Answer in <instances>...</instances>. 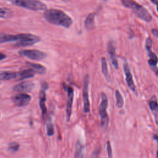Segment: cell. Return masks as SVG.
Instances as JSON below:
<instances>
[{"label": "cell", "instance_id": "obj_1", "mask_svg": "<svg viewBox=\"0 0 158 158\" xmlns=\"http://www.w3.org/2000/svg\"><path fill=\"white\" fill-rule=\"evenodd\" d=\"M40 38L36 35L30 33H20L17 35L10 34H0V44L14 42L17 46H31L38 43Z\"/></svg>", "mask_w": 158, "mask_h": 158}, {"label": "cell", "instance_id": "obj_2", "mask_svg": "<svg viewBox=\"0 0 158 158\" xmlns=\"http://www.w3.org/2000/svg\"><path fill=\"white\" fill-rule=\"evenodd\" d=\"M43 16L48 22L65 28H69L73 22L67 14L59 9H47L44 11Z\"/></svg>", "mask_w": 158, "mask_h": 158}, {"label": "cell", "instance_id": "obj_3", "mask_svg": "<svg viewBox=\"0 0 158 158\" xmlns=\"http://www.w3.org/2000/svg\"><path fill=\"white\" fill-rule=\"evenodd\" d=\"M123 6L131 9L134 14L141 20L150 22L152 20V16L147 10L141 5L138 4L133 0H120Z\"/></svg>", "mask_w": 158, "mask_h": 158}, {"label": "cell", "instance_id": "obj_4", "mask_svg": "<svg viewBox=\"0 0 158 158\" xmlns=\"http://www.w3.org/2000/svg\"><path fill=\"white\" fill-rule=\"evenodd\" d=\"M13 4L32 10H44L46 6L38 0H9Z\"/></svg>", "mask_w": 158, "mask_h": 158}, {"label": "cell", "instance_id": "obj_5", "mask_svg": "<svg viewBox=\"0 0 158 158\" xmlns=\"http://www.w3.org/2000/svg\"><path fill=\"white\" fill-rule=\"evenodd\" d=\"M108 106V99L107 96L104 93H102L101 94V103L99 106V113L101 118L100 125L103 130H106L109 122V116L107 113V108Z\"/></svg>", "mask_w": 158, "mask_h": 158}, {"label": "cell", "instance_id": "obj_6", "mask_svg": "<svg viewBox=\"0 0 158 158\" xmlns=\"http://www.w3.org/2000/svg\"><path fill=\"white\" fill-rule=\"evenodd\" d=\"M146 49L148 53V64L149 67H151V70L155 73V74L158 77V68L157 67V64L158 63V57H157L156 54L151 51L152 47V40L150 37L147 38L146 40V44H145Z\"/></svg>", "mask_w": 158, "mask_h": 158}, {"label": "cell", "instance_id": "obj_7", "mask_svg": "<svg viewBox=\"0 0 158 158\" xmlns=\"http://www.w3.org/2000/svg\"><path fill=\"white\" fill-rule=\"evenodd\" d=\"M19 54L21 56L26 57L28 59L35 60H43L45 59L47 56L45 52L37 49L22 50L19 52Z\"/></svg>", "mask_w": 158, "mask_h": 158}, {"label": "cell", "instance_id": "obj_8", "mask_svg": "<svg viewBox=\"0 0 158 158\" xmlns=\"http://www.w3.org/2000/svg\"><path fill=\"white\" fill-rule=\"evenodd\" d=\"M89 75H86L84 78L83 86V111L85 113L89 112L90 104L89 101V94H88V88H89Z\"/></svg>", "mask_w": 158, "mask_h": 158}, {"label": "cell", "instance_id": "obj_9", "mask_svg": "<svg viewBox=\"0 0 158 158\" xmlns=\"http://www.w3.org/2000/svg\"><path fill=\"white\" fill-rule=\"evenodd\" d=\"M123 71L125 75V80L127 82V84L128 85V87L133 92L136 93V86L134 83V81L133 80V76L130 69V67L127 63V62L125 60L123 64Z\"/></svg>", "mask_w": 158, "mask_h": 158}, {"label": "cell", "instance_id": "obj_10", "mask_svg": "<svg viewBox=\"0 0 158 158\" xmlns=\"http://www.w3.org/2000/svg\"><path fill=\"white\" fill-rule=\"evenodd\" d=\"M66 91L67 93V99L66 104V120L67 122L70 120V115L72 114V103L73 99V89L71 86H67L66 87Z\"/></svg>", "mask_w": 158, "mask_h": 158}, {"label": "cell", "instance_id": "obj_11", "mask_svg": "<svg viewBox=\"0 0 158 158\" xmlns=\"http://www.w3.org/2000/svg\"><path fill=\"white\" fill-rule=\"evenodd\" d=\"M12 99L17 107H23L28 104L31 100V96L26 93H20L14 96Z\"/></svg>", "mask_w": 158, "mask_h": 158}, {"label": "cell", "instance_id": "obj_12", "mask_svg": "<svg viewBox=\"0 0 158 158\" xmlns=\"http://www.w3.org/2000/svg\"><path fill=\"white\" fill-rule=\"evenodd\" d=\"M107 52L110 56L112 64L114 67V68L117 70L118 67V61L117 59L116 52H115V46L114 42L113 41H109L107 44Z\"/></svg>", "mask_w": 158, "mask_h": 158}, {"label": "cell", "instance_id": "obj_13", "mask_svg": "<svg viewBox=\"0 0 158 158\" xmlns=\"http://www.w3.org/2000/svg\"><path fill=\"white\" fill-rule=\"evenodd\" d=\"M35 86V84L30 81H23L15 85L13 90L16 92H30Z\"/></svg>", "mask_w": 158, "mask_h": 158}, {"label": "cell", "instance_id": "obj_14", "mask_svg": "<svg viewBox=\"0 0 158 158\" xmlns=\"http://www.w3.org/2000/svg\"><path fill=\"white\" fill-rule=\"evenodd\" d=\"M148 105L151 110L155 120L156 125L158 126V101L155 96L151 97L148 102Z\"/></svg>", "mask_w": 158, "mask_h": 158}, {"label": "cell", "instance_id": "obj_15", "mask_svg": "<svg viewBox=\"0 0 158 158\" xmlns=\"http://www.w3.org/2000/svg\"><path fill=\"white\" fill-rule=\"evenodd\" d=\"M40 107L41 110V114L43 118L45 119V117H46L47 115V109L46 107L45 102L46 100V93L45 91L43 89H42L40 92Z\"/></svg>", "mask_w": 158, "mask_h": 158}, {"label": "cell", "instance_id": "obj_16", "mask_svg": "<svg viewBox=\"0 0 158 158\" xmlns=\"http://www.w3.org/2000/svg\"><path fill=\"white\" fill-rule=\"evenodd\" d=\"M35 73L36 72L31 69H26V70L20 71V72H18L17 80H24V79H26V78H29L33 77L34 75H35Z\"/></svg>", "mask_w": 158, "mask_h": 158}, {"label": "cell", "instance_id": "obj_17", "mask_svg": "<svg viewBox=\"0 0 158 158\" xmlns=\"http://www.w3.org/2000/svg\"><path fill=\"white\" fill-rule=\"evenodd\" d=\"M18 72H0V81L10 80L12 79H17Z\"/></svg>", "mask_w": 158, "mask_h": 158}, {"label": "cell", "instance_id": "obj_18", "mask_svg": "<svg viewBox=\"0 0 158 158\" xmlns=\"http://www.w3.org/2000/svg\"><path fill=\"white\" fill-rule=\"evenodd\" d=\"M94 17L95 14H89L85 21V26L87 30H92L94 28Z\"/></svg>", "mask_w": 158, "mask_h": 158}, {"label": "cell", "instance_id": "obj_19", "mask_svg": "<svg viewBox=\"0 0 158 158\" xmlns=\"http://www.w3.org/2000/svg\"><path fill=\"white\" fill-rule=\"evenodd\" d=\"M85 148L80 141H78L75 148V158H84Z\"/></svg>", "mask_w": 158, "mask_h": 158}, {"label": "cell", "instance_id": "obj_20", "mask_svg": "<svg viewBox=\"0 0 158 158\" xmlns=\"http://www.w3.org/2000/svg\"><path fill=\"white\" fill-rule=\"evenodd\" d=\"M27 65L28 67H30L31 69H33L36 73H38L40 74H44L46 72V68L39 64L27 62Z\"/></svg>", "mask_w": 158, "mask_h": 158}, {"label": "cell", "instance_id": "obj_21", "mask_svg": "<svg viewBox=\"0 0 158 158\" xmlns=\"http://www.w3.org/2000/svg\"><path fill=\"white\" fill-rule=\"evenodd\" d=\"M101 69H102V74L104 75V76L106 78V80L108 82L110 81V76H109V74L107 62H106V60L105 57H102L101 59Z\"/></svg>", "mask_w": 158, "mask_h": 158}, {"label": "cell", "instance_id": "obj_22", "mask_svg": "<svg viewBox=\"0 0 158 158\" xmlns=\"http://www.w3.org/2000/svg\"><path fill=\"white\" fill-rule=\"evenodd\" d=\"M46 133L49 136H51L54 134V126L49 117L46 118Z\"/></svg>", "mask_w": 158, "mask_h": 158}, {"label": "cell", "instance_id": "obj_23", "mask_svg": "<svg viewBox=\"0 0 158 158\" xmlns=\"http://www.w3.org/2000/svg\"><path fill=\"white\" fill-rule=\"evenodd\" d=\"M115 99H116V104L118 108H122L123 106L124 101L123 97L120 93V91L118 89H116L115 91Z\"/></svg>", "mask_w": 158, "mask_h": 158}, {"label": "cell", "instance_id": "obj_24", "mask_svg": "<svg viewBox=\"0 0 158 158\" xmlns=\"http://www.w3.org/2000/svg\"><path fill=\"white\" fill-rule=\"evenodd\" d=\"M12 12L10 9L6 7H0V18L7 19L12 16Z\"/></svg>", "mask_w": 158, "mask_h": 158}, {"label": "cell", "instance_id": "obj_25", "mask_svg": "<svg viewBox=\"0 0 158 158\" xmlns=\"http://www.w3.org/2000/svg\"><path fill=\"white\" fill-rule=\"evenodd\" d=\"M19 148H20V146L18 143L15 142H12L9 143L8 149L12 152H16L19 150Z\"/></svg>", "mask_w": 158, "mask_h": 158}, {"label": "cell", "instance_id": "obj_26", "mask_svg": "<svg viewBox=\"0 0 158 158\" xmlns=\"http://www.w3.org/2000/svg\"><path fill=\"white\" fill-rule=\"evenodd\" d=\"M106 149H107L108 158H113L111 144H110V142L109 141H107L106 143Z\"/></svg>", "mask_w": 158, "mask_h": 158}, {"label": "cell", "instance_id": "obj_27", "mask_svg": "<svg viewBox=\"0 0 158 158\" xmlns=\"http://www.w3.org/2000/svg\"><path fill=\"white\" fill-rule=\"evenodd\" d=\"M153 139L154 140L156 141L157 143V154H156V156H157V158H158V135H153Z\"/></svg>", "mask_w": 158, "mask_h": 158}, {"label": "cell", "instance_id": "obj_28", "mask_svg": "<svg viewBox=\"0 0 158 158\" xmlns=\"http://www.w3.org/2000/svg\"><path fill=\"white\" fill-rule=\"evenodd\" d=\"M151 32H152V33L155 36H156L157 38H158V30H157V29H152V30H151Z\"/></svg>", "mask_w": 158, "mask_h": 158}, {"label": "cell", "instance_id": "obj_29", "mask_svg": "<svg viewBox=\"0 0 158 158\" xmlns=\"http://www.w3.org/2000/svg\"><path fill=\"white\" fill-rule=\"evenodd\" d=\"M153 4H154L157 7V10L158 12V1L157 0H150Z\"/></svg>", "mask_w": 158, "mask_h": 158}, {"label": "cell", "instance_id": "obj_30", "mask_svg": "<svg viewBox=\"0 0 158 158\" xmlns=\"http://www.w3.org/2000/svg\"><path fill=\"white\" fill-rule=\"evenodd\" d=\"M6 57V56L5 54H4L3 53L0 52V60L4 59Z\"/></svg>", "mask_w": 158, "mask_h": 158}, {"label": "cell", "instance_id": "obj_31", "mask_svg": "<svg viewBox=\"0 0 158 158\" xmlns=\"http://www.w3.org/2000/svg\"><path fill=\"white\" fill-rule=\"evenodd\" d=\"M1 81H0V84H1Z\"/></svg>", "mask_w": 158, "mask_h": 158}]
</instances>
